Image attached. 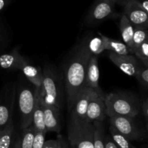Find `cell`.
<instances>
[{
  "instance_id": "obj_33",
  "label": "cell",
  "mask_w": 148,
  "mask_h": 148,
  "mask_svg": "<svg viewBox=\"0 0 148 148\" xmlns=\"http://www.w3.org/2000/svg\"><path fill=\"white\" fill-rule=\"evenodd\" d=\"M6 40V35L4 33V30H3L2 27L0 25V50H1V48L4 46V43H5Z\"/></svg>"
},
{
  "instance_id": "obj_27",
  "label": "cell",
  "mask_w": 148,
  "mask_h": 148,
  "mask_svg": "<svg viewBox=\"0 0 148 148\" xmlns=\"http://www.w3.org/2000/svg\"><path fill=\"white\" fill-rule=\"evenodd\" d=\"M134 54L145 66H148V40L143 42L136 49Z\"/></svg>"
},
{
  "instance_id": "obj_23",
  "label": "cell",
  "mask_w": 148,
  "mask_h": 148,
  "mask_svg": "<svg viewBox=\"0 0 148 148\" xmlns=\"http://www.w3.org/2000/svg\"><path fill=\"white\" fill-rule=\"evenodd\" d=\"M147 27H134L132 38V53L144 41L147 40Z\"/></svg>"
},
{
  "instance_id": "obj_26",
  "label": "cell",
  "mask_w": 148,
  "mask_h": 148,
  "mask_svg": "<svg viewBox=\"0 0 148 148\" xmlns=\"http://www.w3.org/2000/svg\"><path fill=\"white\" fill-rule=\"evenodd\" d=\"M135 77L143 90L147 91L148 88V66H145L144 64L142 65L137 70Z\"/></svg>"
},
{
  "instance_id": "obj_28",
  "label": "cell",
  "mask_w": 148,
  "mask_h": 148,
  "mask_svg": "<svg viewBox=\"0 0 148 148\" xmlns=\"http://www.w3.org/2000/svg\"><path fill=\"white\" fill-rule=\"evenodd\" d=\"M46 133L42 132L36 131L35 134L34 141H33V147L32 148H43V144L45 142V137Z\"/></svg>"
},
{
  "instance_id": "obj_18",
  "label": "cell",
  "mask_w": 148,
  "mask_h": 148,
  "mask_svg": "<svg viewBox=\"0 0 148 148\" xmlns=\"http://www.w3.org/2000/svg\"><path fill=\"white\" fill-rule=\"evenodd\" d=\"M119 27L123 40L128 47L130 53H132V38L134 34V26L124 14L121 17Z\"/></svg>"
},
{
  "instance_id": "obj_34",
  "label": "cell",
  "mask_w": 148,
  "mask_h": 148,
  "mask_svg": "<svg viewBox=\"0 0 148 148\" xmlns=\"http://www.w3.org/2000/svg\"><path fill=\"white\" fill-rule=\"evenodd\" d=\"M10 0H0V13L9 5Z\"/></svg>"
},
{
  "instance_id": "obj_32",
  "label": "cell",
  "mask_w": 148,
  "mask_h": 148,
  "mask_svg": "<svg viewBox=\"0 0 148 148\" xmlns=\"http://www.w3.org/2000/svg\"><path fill=\"white\" fill-rule=\"evenodd\" d=\"M57 137L59 138V142H60L61 148H70L69 145V143H68V142L66 141V139L63 136L61 135V134H58Z\"/></svg>"
},
{
  "instance_id": "obj_15",
  "label": "cell",
  "mask_w": 148,
  "mask_h": 148,
  "mask_svg": "<svg viewBox=\"0 0 148 148\" xmlns=\"http://www.w3.org/2000/svg\"><path fill=\"white\" fill-rule=\"evenodd\" d=\"M25 59L20 54L17 49L9 53H0V69L4 70H20L21 64Z\"/></svg>"
},
{
  "instance_id": "obj_5",
  "label": "cell",
  "mask_w": 148,
  "mask_h": 148,
  "mask_svg": "<svg viewBox=\"0 0 148 148\" xmlns=\"http://www.w3.org/2000/svg\"><path fill=\"white\" fill-rule=\"evenodd\" d=\"M36 98V88L34 86H23L18 96V105L20 114L21 128L30 127L33 123V114Z\"/></svg>"
},
{
  "instance_id": "obj_38",
  "label": "cell",
  "mask_w": 148,
  "mask_h": 148,
  "mask_svg": "<svg viewBox=\"0 0 148 148\" xmlns=\"http://www.w3.org/2000/svg\"><path fill=\"white\" fill-rule=\"evenodd\" d=\"M58 139H59V138H58Z\"/></svg>"
},
{
  "instance_id": "obj_19",
  "label": "cell",
  "mask_w": 148,
  "mask_h": 148,
  "mask_svg": "<svg viewBox=\"0 0 148 148\" xmlns=\"http://www.w3.org/2000/svg\"><path fill=\"white\" fill-rule=\"evenodd\" d=\"M98 36L103 40L106 50L109 51L110 52H113V53H115L119 55H127L130 53L128 47L125 43L107 37L100 32H98Z\"/></svg>"
},
{
  "instance_id": "obj_6",
  "label": "cell",
  "mask_w": 148,
  "mask_h": 148,
  "mask_svg": "<svg viewBox=\"0 0 148 148\" xmlns=\"http://www.w3.org/2000/svg\"><path fill=\"white\" fill-rule=\"evenodd\" d=\"M109 122L115 130L130 141H143L145 132L138 125L135 118L127 116H111Z\"/></svg>"
},
{
  "instance_id": "obj_24",
  "label": "cell",
  "mask_w": 148,
  "mask_h": 148,
  "mask_svg": "<svg viewBox=\"0 0 148 148\" xmlns=\"http://www.w3.org/2000/svg\"><path fill=\"white\" fill-rule=\"evenodd\" d=\"M36 129L33 124L23 130V135L20 138V148H32L34 141Z\"/></svg>"
},
{
  "instance_id": "obj_31",
  "label": "cell",
  "mask_w": 148,
  "mask_h": 148,
  "mask_svg": "<svg viewBox=\"0 0 148 148\" xmlns=\"http://www.w3.org/2000/svg\"><path fill=\"white\" fill-rule=\"evenodd\" d=\"M104 144H105V148H118L114 143V142L113 141L110 134L109 135H105Z\"/></svg>"
},
{
  "instance_id": "obj_4",
  "label": "cell",
  "mask_w": 148,
  "mask_h": 148,
  "mask_svg": "<svg viewBox=\"0 0 148 148\" xmlns=\"http://www.w3.org/2000/svg\"><path fill=\"white\" fill-rule=\"evenodd\" d=\"M95 127L92 123L71 116L67 128L70 148H93Z\"/></svg>"
},
{
  "instance_id": "obj_37",
  "label": "cell",
  "mask_w": 148,
  "mask_h": 148,
  "mask_svg": "<svg viewBox=\"0 0 148 148\" xmlns=\"http://www.w3.org/2000/svg\"><path fill=\"white\" fill-rule=\"evenodd\" d=\"M109 1H111V2L114 3V4H116V3H117V0H109Z\"/></svg>"
},
{
  "instance_id": "obj_7",
  "label": "cell",
  "mask_w": 148,
  "mask_h": 148,
  "mask_svg": "<svg viewBox=\"0 0 148 148\" xmlns=\"http://www.w3.org/2000/svg\"><path fill=\"white\" fill-rule=\"evenodd\" d=\"M104 97L103 95H100L92 90L87 108L85 121L94 123L95 121L103 122L105 120L106 114Z\"/></svg>"
},
{
  "instance_id": "obj_1",
  "label": "cell",
  "mask_w": 148,
  "mask_h": 148,
  "mask_svg": "<svg viewBox=\"0 0 148 148\" xmlns=\"http://www.w3.org/2000/svg\"><path fill=\"white\" fill-rule=\"evenodd\" d=\"M85 38L74 49L64 69L65 89L68 109L71 111L77 96L85 87V75L88 61L92 56Z\"/></svg>"
},
{
  "instance_id": "obj_25",
  "label": "cell",
  "mask_w": 148,
  "mask_h": 148,
  "mask_svg": "<svg viewBox=\"0 0 148 148\" xmlns=\"http://www.w3.org/2000/svg\"><path fill=\"white\" fill-rule=\"evenodd\" d=\"M88 46L92 55H95V56L100 54L106 50L103 40L100 36L99 38L95 37L88 39Z\"/></svg>"
},
{
  "instance_id": "obj_10",
  "label": "cell",
  "mask_w": 148,
  "mask_h": 148,
  "mask_svg": "<svg viewBox=\"0 0 148 148\" xmlns=\"http://www.w3.org/2000/svg\"><path fill=\"white\" fill-rule=\"evenodd\" d=\"M108 56L116 66H118L124 73L129 76L135 77L139 68L143 64L133 55H119L109 51Z\"/></svg>"
},
{
  "instance_id": "obj_2",
  "label": "cell",
  "mask_w": 148,
  "mask_h": 148,
  "mask_svg": "<svg viewBox=\"0 0 148 148\" xmlns=\"http://www.w3.org/2000/svg\"><path fill=\"white\" fill-rule=\"evenodd\" d=\"M106 114L108 117L127 116L136 118L140 112L139 100L131 94L111 92L104 97Z\"/></svg>"
},
{
  "instance_id": "obj_12",
  "label": "cell",
  "mask_w": 148,
  "mask_h": 148,
  "mask_svg": "<svg viewBox=\"0 0 148 148\" xmlns=\"http://www.w3.org/2000/svg\"><path fill=\"white\" fill-rule=\"evenodd\" d=\"M41 96V105L43 107V118L46 132L59 133L61 131L60 111L53 106L46 104Z\"/></svg>"
},
{
  "instance_id": "obj_14",
  "label": "cell",
  "mask_w": 148,
  "mask_h": 148,
  "mask_svg": "<svg viewBox=\"0 0 148 148\" xmlns=\"http://www.w3.org/2000/svg\"><path fill=\"white\" fill-rule=\"evenodd\" d=\"M91 91H92V89L86 86H85L81 90L77 96L75 103L70 111H72L71 113L72 116L76 117L79 119L85 120L86 111Z\"/></svg>"
},
{
  "instance_id": "obj_21",
  "label": "cell",
  "mask_w": 148,
  "mask_h": 148,
  "mask_svg": "<svg viewBox=\"0 0 148 148\" xmlns=\"http://www.w3.org/2000/svg\"><path fill=\"white\" fill-rule=\"evenodd\" d=\"M109 132L110 136L118 148H137L132 144L130 140L120 134L112 126H110Z\"/></svg>"
},
{
  "instance_id": "obj_3",
  "label": "cell",
  "mask_w": 148,
  "mask_h": 148,
  "mask_svg": "<svg viewBox=\"0 0 148 148\" xmlns=\"http://www.w3.org/2000/svg\"><path fill=\"white\" fill-rule=\"evenodd\" d=\"M43 101L61 110L63 106L64 90L62 78L50 65L42 69V85L40 89Z\"/></svg>"
},
{
  "instance_id": "obj_17",
  "label": "cell",
  "mask_w": 148,
  "mask_h": 148,
  "mask_svg": "<svg viewBox=\"0 0 148 148\" xmlns=\"http://www.w3.org/2000/svg\"><path fill=\"white\" fill-rule=\"evenodd\" d=\"M36 131L42 132L46 133V127L44 124V118H43V107L41 105V96H40V89L36 88V103H35L34 110L33 114V123Z\"/></svg>"
},
{
  "instance_id": "obj_16",
  "label": "cell",
  "mask_w": 148,
  "mask_h": 148,
  "mask_svg": "<svg viewBox=\"0 0 148 148\" xmlns=\"http://www.w3.org/2000/svg\"><path fill=\"white\" fill-rule=\"evenodd\" d=\"M20 70L22 71L26 79L37 89H40L42 85V69L30 64L25 58L21 64Z\"/></svg>"
},
{
  "instance_id": "obj_8",
  "label": "cell",
  "mask_w": 148,
  "mask_h": 148,
  "mask_svg": "<svg viewBox=\"0 0 148 148\" xmlns=\"http://www.w3.org/2000/svg\"><path fill=\"white\" fill-rule=\"evenodd\" d=\"M15 101L14 86H7L0 94V130L12 119Z\"/></svg>"
},
{
  "instance_id": "obj_30",
  "label": "cell",
  "mask_w": 148,
  "mask_h": 148,
  "mask_svg": "<svg viewBox=\"0 0 148 148\" xmlns=\"http://www.w3.org/2000/svg\"><path fill=\"white\" fill-rule=\"evenodd\" d=\"M43 148H61V145L58 137L56 140H45Z\"/></svg>"
},
{
  "instance_id": "obj_36",
  "label": "cell",
  "mask_w": 148,
  "mask_h": 148,
  "mask_svg": "<svg viewBox=\"0 0 148 148\" xmlns=\"http://www.w3.org/2000/svg\"><path fill=\"white\" fill-rule=\"evenodd\" d=\"M127 1H129V0H117V3H120V4H121L124 5V3L127 2Z\"/></svg>"
},
{
  "instance_id": "obj_22",
  "label": "cell",
  "mask_w": 148,
  "mask_h": 148,
  "mask_svg": "<svg viewBox=\"0 0 148 148\" xmlns=\"http://www.w3.org/2000/svg\"><path fill=\"white\" fill-rule=\"evenodd\" d=\"M95 127L93 138V148H105V130L103 122L95 121L92 123Z\"/></svg>"
},
{
  "instance_id": "obj_11",
  "label": "cell",
  "mask_w": 148,
  "mask_h": 148,
  "mask_svg": "<svg viewBox=\"0 0 148 148\" xmlns=\"http://www.w3.org/2000/svg\"><path fill=\"white\" fill-rule=\"evenodd\" d=\"M124 7V14L134 27H148V13L139 7L137 0H129Z\"/></svg>"
},
{
  "instance_id": "obj_9",
  "label": "cell",
  "mask_w": 148,
  "mask_h": 148,
  "mask_svg": "<svg viewBox=\"0 0 148 148\" xmlns=\"http://www.w3.org/2000/svg\"><path fill=\"white\" fill-rule=\"evenodd\" d=\"M114 5L115 4L109 0H96L87 17L88 24H98L108 18L116 16Z\"/></svg>"
},
{
  "instance_id": "obj_20",
  "label": "cell",
  "mask_w": 148,
  "mask_h": 148,
  "mask_svg": "<svg viewBox=\"0 0 148 148\" xmlns=\"http://www.w3.org/2000/svg\"><path fill=\"white\" fill-rule=\"evenodd\" d=\"M14 127L12 119L0 130V148H11L14 143Z\"/></svg>"
},
{
  "instance_id": "obj_13",
  "label": "cell",
  "mask_w": 148,
  "mask_h": 148,
  "mask_svg": "<svg viewBox=\"0 0 148 148\" xmlns=\"http://www.w3.org/2000/svg\"><path fill=\"white\" fill-rule=\"evenodd\" d=\"M100 72L98 67V56L92 55L88 61L85 75V86L93 90L100 95H103L99 86Z\"/></svg>"
},
{
  "instance_id": "obj_29",
  "label": "cell",
  "mask_w": 148,
  "mask_h": 148,
  "mask_svg": "<svg viewBox=\"0 0 148 148\" xmlns=\"http://www.w3.org/2000/svg\"><path fill=\"white\" fill-rule=\"evenodd\" d=\"M140 110L143 113V116L145 118L146 124V130H147V121H148V98L147 96L144 98L143 100L141 105H140Z\"/></svg>"
},
{
  "instance_id": "obj_35",
  "label": "cell",
  "mask_w": 148,
  "mask_h": 148,
  "mask_svg": "<svg viewBox=\"0 0 148 148\" xmlns=\"http://www.w3.org/2000/svg\"><path fill=\"white\" fill-rule=\"evenodd\" d=\"M11 148H20V138L18 137L15 141H14Z\"/></svg>"
}]
</instances>
